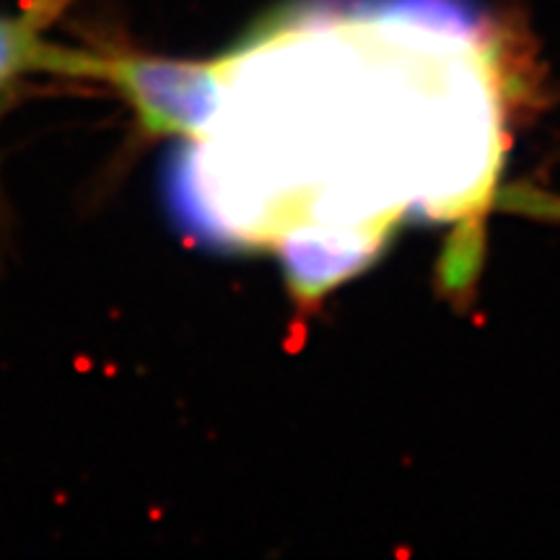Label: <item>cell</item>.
Returning a JSON list of instances; mask_svg holds the SVG:
<instances>
[{"mask_svg":"<svg viewBox=\"0 0 560 560\" xmlns=\"http://www.w3.org/2000/svg\"><path fill=\"white\" fill-rule=\"evenodd\" d=\"M45 9L24 19H0V83L26 73H55L75 79L81 52L60 50L42 37Z\"/></svg>","mask_w":560,"mask_h":560,"instance_id":"cell-1","label":"cell"}]
</instances>
